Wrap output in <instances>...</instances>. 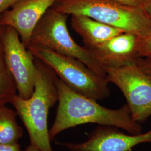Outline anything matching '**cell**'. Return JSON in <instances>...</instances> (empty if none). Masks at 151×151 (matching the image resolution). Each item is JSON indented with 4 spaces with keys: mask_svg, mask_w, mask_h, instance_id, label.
Masks as SVG:
<instances>
[{
    "mask_svg": "<svg viewBox=\"0 0 151 151\" xmlns=\"http://www.w3.org/2000/svg\"><path fill=\"white\" fill-rule=\"evenodd\" d=\"M17 95L16 83L7 66L0 38V105L10 103Z\"/></svg>",
    "mask_w": 151,
    "mask_h": 151,
    "instance_id": "cell-13",
    "label": "cell"
},
{
    "mask_svg": "<svg viewBox=\"0 0 151 151\" xmlns=\"http://www.w3.org/2000/svg\"><path fill=\"white\" fill-rule=\"evenodd\" d=\"M34 58L47 65L71 89L95 100L109 96V81L75 58L45 49L27 47Z\"/></svg>",
    "mask_w": 151,
    "mask_h": 151,
    "instance_id": "cell-5",
    "label": "cell"
},
{
    "mask_svg": "<svg viewBox=\"0 0 151 151\" xmlns=\"http://www.w3.org/2000/svg\"><path fill=\"white\" fill-rule=\"evenodd\" d=\"M71 25L73 29L82 38L87 48L96 47L125 32L84 15H72Z\"/></svg>",
    "mask_w": 151,
    "mask_h": 151,
    "instance_id": "cell-11",
    "label": "cell"
},
{
    "mask_svg": "<svg viewBox=\"0 0 151 151\" xmlns=\"http://www.w3.org/2000/svg\"><path fill=\"white\" fill-rule=\"evenodd\" d=\"M56 1L22 0L1 15L0 25L14 28L27 48L35 27Z\"/></svg>",
    "mask_w": 151,
    "mask_h": 151,
    "instance_id": "cell-9",
    "label": "cell"
},
{
    "mask_svg": "<svg viewBox=\"0 0 151 151\" xmlns=\"http://www.w3.org/2000/svg\"><path fill=\"white\" fill-rule=\"evenodd\" d=\"M68 15L49 9L35 27L29 46L45 49L79 60L99 75L106 71L93 58L90 49L81 47L71 37L67 26Z\"/></svg>",
    "mask_w": 151,
    "mask_h": 151,
    "instance_id": "cell-4",
    "label": "cell"
},
{
    "mask_svg": "<svg viewBox=\"0 0 151 151\" xmlns=\"http://www.w3.org/2000/svg\"><path fill=\"white\" fill-rule=\"evenodd\" d=\"M21 1L22 0H0V16L3 12Z\"/></svg>",
    "mask_w": 151,
    "mask_h": 151,
    "instance_id": "cell-17",
    "label": "cell"
},
{
    "mask_svg": "<svg viewBox=\"0 0 151 151\" xmlns=\"http://www.w3.org/2000/svg\"><path fill=\"white\" fill-rule=\"evenodd\" d=\"M137 64L142 70L151 76V57L140 58L137 62Z\"/></svg>",
    "mask_w": 151,
    "mask_h": 151,
    "instance_id": "cell-15",
    "label": "cell"
},
{
    "mask_svg": "<svg viewBox=\"0 0 151 151\" xmlns=\"http://www.w3.org/2000/svg\"><path fill=\"white\" fill-rule=\"evenodd\" d=\"M68 15H84L140 38L151 32V22L141 7L111 0H57L52 7Z\"/></svg>",
    "mask_w": 151,
    "mask_h": 151,
    "instance_id": "cell-3",
    "label": "cell"
},
{
    "mask_svg": "<svg viewBox=\"0 0 151 151\" xmlns=\"http://www.w3.org/2000/svg\"><path fill=\"white\" fill-rule=\"evenodd\" d=\"M140 37L124 32L90 49L93 58L103 68H116L137 63Z\"/></svg>",
    "mask_w": 151,
    "mask_h": 151,
    "instance_id": "cell-10",
    "label": "cell"
},
{
    "mask_svg": "<svg viewBox=\"0 0 151 151\" xmlns=\"http://www.w3.org/2000/svg\"><path fill=\"white\" fill-rule=\"evenodd\" d=\"M106 78L123 92L134 121L142 124L151 116V76L137 63L108 68Z\"/></svg>",
    "mask_w": 151,
    "mask_h": 151,
    "instance_id": "cell-6",
    "label": "cell"
},
{
    "mask_svg": "<svg viewBox=\"0 0 151 151\" xmlns=\"http://www.w3.org/2000/svg\"><path fill=\"white\" fill-rule=\"evenodd\" d=\"M5 27H2V26H1V25H0V38L1 37V36H2V33H3L4 31Z\"/></svg>",
    "mask_w": 151,
    "mask_h": 151,
    "instance_id": "cell-21",
    "label": "cell"
},
{
    "mask_svg": "<svg viewBox=\"0 0 151 151\" xmlns=\"http://www.w3.org/2000/svg\"><path fill=\"white\" fill-rule=\"evenodd\" d=\"M125 5L143 8L147 0H111Z\"/></svg>",
    "mask_w": 151,
    "mask_h": 151,
    "instance_id": "cell-16",
    "label": "cell"
},
{
    "mask_svg": "<svg viewBox=\"0 0 151 151\" xmlns=\"http://www.w3.org/2000/svg\"><path fill=\"white\" fill-rule=\"evenodd\" d=\"M35 64L37 75L32 96L22 99L17 95L11 104L27 130L30 145L40 151H53L48 116L50 109L58 101L57 77L40 60L36 61Z\"/></svg>",
    "mask_w": 151,
    "mask_h": 151,
    "instance_id": "cell-2",
    "label": "cell"
},
{
    "mask_svg": "<svg viewBox=\"0 0 151 151\" xmlns=\"http://www.w3.org/2000/svg\"><path fill=\"white\" fill-rule=\"evenodd\" d=\"M138 54L140 58L151 57V32L140 38Z\"/></svg>",
    "mask_w": 151,
    "mask_h": 151,
    "instance_id": "cell-14",
    "label": "cell"
},
{
    "mask_svg": "<svg viewBox=\"0 0 151 151\" xmlns=\"http://www.w3.org/2000/svg\"><path fill=\"white\" fill-rule=\"evenodd\" d=\"M143 9L151 22V0H147Z\"/></svg>",
    "mask_w": 151,
    "mask_h": 151,
    "instance_id": "cell-19",
    "label": "cell"
},
{
    "mask_svg": "<svg viewBox=\"0 0 151 151\" xmlns=\"http://www.w3.org/2000/svg\"><path fill=\"white\" fill-rule=\"evenodd\" d=\"M56 85L58 105L49 130L50 140L65 130L88 123L115 127L130 134L141 133L142 128L132 118L127 104L118 109L105 108L97 100L75 91L58 77Z\"/></svg>",
    "mask_w": 151,
    "mask_h": 151,
    "instance_id": "cell-1",
    "label": "cell"
},
{
    "mask_svg": "<svg viewBox=\"0 0 151 151\" xmlns=\"http://www.w3.org/2000/svg\"><path fill=\"white\" fill-rule=\"evenodd\" d=\"M0 151H21L20 145L18 143L15 144L0 143Z\"/></svg>",
    "mask_w": 151,
    "mask_h": 151,
    "instance_id": "cell-18",
    "label": "cell"
},
{
    "mask_svg": "<svg viewBox=\"0 0 151 151\" xmlns=\"http://www.w3.org/2000/svg\"><path fill=\"white\" fill-rule=\"evenodd\" d=\"M1 42L7 65L16 83L17 95L28 99L34 92L36 80L34 57L12 27H5Z\"/></svg>",
    "mask_w": 151,
    "mask_h": 151,
    "instance_id": "cell-7",
    "label": "cell"
},
{
    "mask_svg": "<svg viewBox=\"0 0 151 151\" xmlns=\"http://www.w3.org/2000/svg\"><path fill=\"white\" fill-rule=\"evenodd\" d=\"M118 129L112 126L99 125L83 142L58 144L70 151H130L140 143H151V130L143 134H125Z\"/></svg>",
    "mask_w": 151,
    "mask_h": 151,
    "instance_id": "cell-8",
    "label": "cell"
},
{
    "mask_svg": "<svg viewBox=\"0 0 151 151\" xmlns=\"http://www.w3.org/2000/svg\"><path fill=\"white\" fill-rule=\"evenodd\" d=\"M16 111L0 105V143L15 144L22 138V128L16 120Z\"/></svg>",
    "mask_w": 151,
    "mask_h": 151,
    "instance_id": "cell-12",
    "label": "cell"
},
{
    "mask_svg": "<svg viewBox=\"0 0 151 151\" xmlns=\"http://www.w3.org/2000/svg\"><path fill=\"white\" fill-rule=\"evenodd\" d=\"M22 151H40L39 150L38 148H35V147L30 145L29 146H27V147Z\"/></svg>",
    "mask_w": 151,
    "mask_h": 151,
    "instance_id": "cell-20",
    "label": "cell"
}]
</instances>
